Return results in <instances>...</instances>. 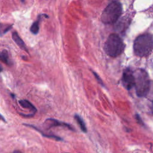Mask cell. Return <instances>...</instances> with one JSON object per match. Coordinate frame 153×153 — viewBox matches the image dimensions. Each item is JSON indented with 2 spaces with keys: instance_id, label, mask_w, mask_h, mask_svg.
Here are the masks:
<instances>
[{
  "instance_id": "obj_15",
  "label": "cell",
  "mask_w": 153,
  "mask_h": 153,
  "mask_svg": "<svg viewBox=\"0 0 153 153\" xmlns=\"http://www.w3.org/2000/svg\"><path fill=\"white\" fill-rule=\"evenodd\" d=\"M13 153H22L20 151H14Z\"/></svg>"
},
{
  "instance_id": "obj_8",
  "label": "cell",
  "mask_w": 153,
  "mask_h": 153,
  "mask_svg": "<svg viewBox=\"0 0 153 153\" xmlns=\"http://www.w3.org/2000/svg\"><path fill=\"white\" fill-rule=\"evenodd\" d=\"M19 103L21 105V106H22L23 108L29 109L33 115L36 112V108L29 100H20L19 101Z\"/></svg>"
},
{
  "instance_id": "obj_9",
  "label": "cell",
  "mask_w": 153,
  "mask_h": 153,
  "mask_svg": "<svg viewBox=\"0 0 153 153\" xmlns=\"http://www.w3.org/2000/svg\"><path fill=\"white\" fill-rule=\"evenodd\" d=\"M23 125L26 126H27V127H32L33 128H34L35 130H37L38 131H39L43 136L44 137H48V138H51V139H54L56 140H57V141H60V140H63V139L62 137H60V136H56V135H54V134H45L44 133H43L42 131H41L39 129H38V128H36L35 126H33V125H30V124H23Z\"/></svg>"
},
{
  "instance_id": "obj_3",
  "label": "cell",
  "mask_w": 153,
  "mask_h": 153,
  "mask_svg": "<svg viewBox=\"0 0 153 153\" xmlns=\"http://www.w3.org/2000/svg\"><path fill=\"white\" fill-rule=\"evenodd\" d=\"M124 47L123 41L120 36L113 33L110 34L106 39L104 45V50L108 56L116 57L122 54Z\"/></svg>"
},
{
  "instance_id": "obj_12",
  "label": "cell",
  "mask_w": 153,
  "mask_h": 153,
  "mask_svg": "<svg viewBox=\"0 0 153 153\" xmlns=\"http://www.w3.org/2000/svg\"><path fill=\"white\" fill-rule=\"evenodd\" d=\"M0 58L1 60L5 63L6 65H9L10 61L9 59V56H8V53L6 50H3L1 52V55H0Z\"/></svg>"
},
{
  "instance_id": "obj_6",
  "label": "cell",
  "mask_w": 153,
  "mask_h": 153,
  "mask_svg": "<svg viewBox=\"0 0 153 153\" xmlns=\"http://www.w3.org/2000/svg\"><path fill=\"white\" fill-rule=\"evenodd\" d=\"M45 123H48V125L49 126V127H52L54 126H62V127H65L69 128L71 130H75L74 128L69 124L65 122L60 121L57 120L53 119V118H48L46 120Z\"/></svg>"
},
{
  "instance_id": "obj_10",
  "label": "cell",
  "mask_w": 153,
  "mask_h": 153,
  "mask_svg": "<svg viewBox=\"0 0 153 153\" xmlns=\"http://www.w3.org/2000/svg\"><path fill=\"white\" fill-rule=\"evenodd\" d=\"M41 15H39L38 17V19L35 21L32 25H31L30 27V31L34 35H36L39 30V22L41 20Z\"/></svg>"
},
{
  "instance_id": "obj_14",
  "label": "cell",
  "mask_w": 153,
  "mask_h": 153,
  "mask_svg": "<svg viewBox=\"0 0 153 153\" xmlns=\"http://www.w3.org/2000/svg\"><path fill=\"white\" fill-rule=\"evenodd\" d=\"M92 72H93V75H94V76H95V78H96V79H97V82H99V84H100V85H101L102 86H103V87H105V84H104V83H103V81H102V79L100 78V77L97 75V74L96 73V72H95L94 71H92Z\"/></svg>"
},
{
  "instance_id": "obj_2",
  "label": "cell",
  "mask_w": 153,
  "mask_h": 153,
  "mask_svg": "<svg viewBox=\"0 0 153 153\" xmlns=\"http://www.w3.org/2000/svg\"><path fill=\"white\" fill-rule=\"evenodd\" d=\"M122 11V5L119 1H111L102 11L100 20L102 23L106 25L114 24L120 18Z\"/></svg>"
},
{
  "instance_id": "obj_1",
  "label": "cell",
  "mask_w": 153,
  "mask_h": 153,
  "mask_svg": "<svg viewBox=\"0 0 153 153\" xmlns=\"http://www.w3.org/2000/svg\"><path fill=\"white\" fill-rule=\"evenodd\" d=\"M153 48V38L151 34L144 33L138 36L133 44L134 54L139 57L148 56Z\"/></svg>"
},
{
  "instance_id": "obj_7",
  "label": "cell",
  "mask_w": 153,
  "mask_h": 153,
  "mask_svg": "<svg viewBox=\"0 0 153 153\" xmlns=\"http://www.w3.org/2000/svg\"><path fill=\"white\" fill-rule=\"evenodd\" d=\"M12 38L13 41L16 43V44L23 50H25L27 52V50L26 46V44H25V42L23 41V39L21 38V37L18 35V33L16 32H14L12 33Z\"/></svg>"
},
{
  "instance_id": "obj_13",
  "label": "cell",
  "mask_w": 153,
  "mask_h": 153,
  "mask_svg": "<svg viewBox=\"0 0 153 153\" xmlns=\"http://www.w3.org/2000/svg\"><path fill=\"white\" fill-rule=\"evenodd\" d=\"M150 101L153 102V81H151L148 94L146 96Z\"/></svg>"
},
{
  "instance_id": "obj_4",
  "label": "cell",
  "mask_w": 153,
  "mask_h": 153,
  "mask_svg": "<svg viewBox=\"0 0 153 153\" xmlns=\"http://www.w3.org/2000/svg\"><path fill=\"white\" fill-rule=\"evenodd\" d=\"M136 92L139 97H146L149 88L150 82L147 72L142 69H137L134 73Z\"/></svg>"
},
{
  "instance_id": "obj_5",
  "label": "cell",
  "mask_w": 153,
  "mask_h": 153,
  "mask_svg": "<svg viewBox=\"0 0 153 153\" xmlns=\"http://www.w3.org/2000/svg\"><path fill=\"white\" fill-rule=\"evenodd\" d=\"M122 83L123 86L128 90H130L134 86L135 78L134 72L128 68L125 69L123 73Z\"/></svg>"
},
{
  "instance_id": "obj_11",
  "label": "cell",
  "mask_w": 153,
  "mask_h": 153,
  "mask_svg": "<svg viewBox=\"0 0 153 153\" xmlns=\"http://www.w3.org/2000/svg\"><path fill=\"white\" fill-rule=\"evenodd\" d=\"M74 118L76 120V121L77 122V123L78 124L81 130L84 132V133H87V129L85 124V122L84 121L83 119L78 114H75L74 115Z\"/></svg>"
}]
</instances>
